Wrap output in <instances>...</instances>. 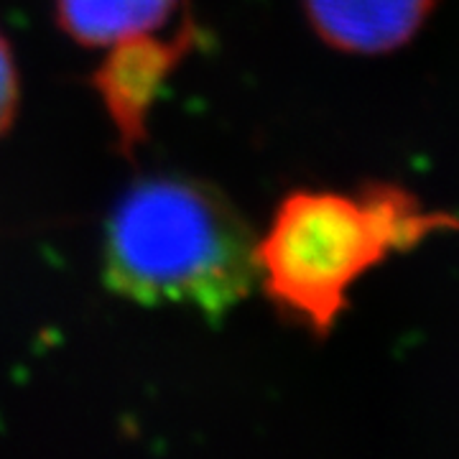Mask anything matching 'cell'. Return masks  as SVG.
<instances>
[{"label": "cell", "instance_id": "obj_6", "mask_svg": "<svg viewBox=\"0 0 459 459\" xmlns=\"http://www.w3.org/2000/svg\"><path fill=\"white\" fill-rule=\"evenodd\" d=\"M21 84H18V66L13 59V49L0 33V135L11 131L18 113Z\"/></svg>", "mask_w": 459, "mask_h": 459}, {"label": "cell", "instance_id": "obj_5", "mask_svg": "<svg viewBox=\"0 0 459 459\" xmlns=\"http://www.w3.org/2000/svg\"><path fill=\"white\" fill-rule=\"evenodd\" d=\"M179 8L181 0H54L59 29L87 49L156 36Z\"/></svg>", "mask_w": 459, "mask_h": 459}, {"label": "cell", "instance_id": "obj_3", "mask_svg": "<svg viewBox=\"0 0 459 459\" xmlns=\"http://www.w3.org/2000/svg\"><path fill=\"white\" fill-rule=\"evenodd\" d=\"M195 29L184 26L171 41L148 36L115 47L108 62L100 66L95 87L113 117L126 151H133L146 135V117L156 95L164 90L166 77L192 47Z\"/></svg>", "mask_w": 459, "mask_h": 459}, {"label": "cell", "instance_id": "obj_1", "mask_svg": "<svg viewBox=\"0 0 459 459\" xmlns=\"http://www.w3.org/2000/svg\"><path fill=\"white\" fill-rule=\"evenodd\" d=\"M255 235L228 195L192 177H148L105 225L102 281L141 307L220 319L258 283Z\"/></svg>", "mask_w": 459, "mask_h": 459}, {"label": "cell", "instance_id": "obj_4", "mask_svg": "<svg viewBox=\"0 0 459 459\" xmlns=\"http://www.w3.org/2000/svg\"><path fill=\"white\" fill-rule=\"evenodd\" d=\"M437 0H304L316 36L344 54H391L406 47Z\"/></svg>", "mask_w": 459, "mask_h": 459}, {"label": "cell", "instance_id": "obj_2", "mask_svg": "<svg viewBox=\"0 0 459 459\" xmlns=\"http://www.w3.org/2000/svg\"><path fill=\"white\" fill-rule=\"evenodd\" d=\"M452 228L459 220L427 212L394 184H370L360 195L294 192L255 243L258 279L281 314L327 337L368 271Z\"/></svg>", "mask_w": 459, "mask_h": 459}]
</instances>
